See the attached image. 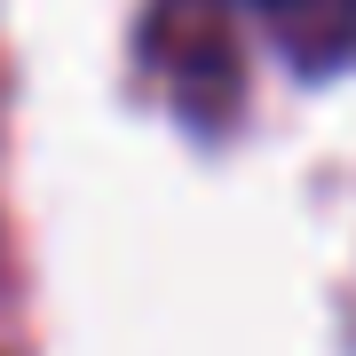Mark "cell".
I'll list each match as a JSON object with an SVG mask.
<instances>
[{
  "label": "cell",
  "mask_w": 356,
  "mask_h": 356,
  "mask_svg": "<svg viewBox=\"0 0 356 356\" xmlns=\"http://www.w3.org/2000/svg\"><path fill=\"white\" fill-rule=\"evenodd\" d=\"M206 8L254 16L301 79H332L356 64V0H206Z\"/></svg>",
  "instance_id": "6da1fadb"
}]
</instances>
